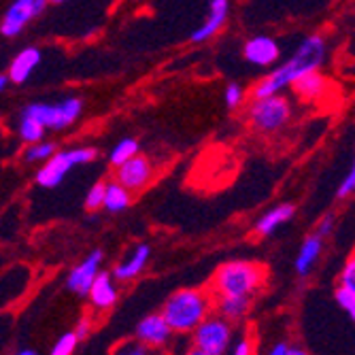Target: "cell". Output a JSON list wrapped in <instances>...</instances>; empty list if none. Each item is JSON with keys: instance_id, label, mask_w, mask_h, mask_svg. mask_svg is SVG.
Here are the masks:
<instances>
[{"instance_id": "cell-31", "label": "cell", "mask_w": 355, "mask_h": 355, "mask_svg": "<svg viewBox=\"0 0 355 355\" xmlns=\"http://www.w3.org/2000/svg\"><path fill=\"white\" fill-rule=\"evenodd\" d=\"M270 355H304V349L300 347H292V343L289 340H279L275 347L268 349Z\"/></svg>"}, {"instance_id": "cell-9", "label": "cell", "mask_w": 355, "mask_h": 355, "mask_svg": "<svg viewBox=\"0 0 355 355\" xmlns=\"http://www.w3.org/2000/svg\"><path fill=\"white\" fill-rule=\"evenodd\" d=\"M173 334H175V330L171 328V324H168L166 317L162 313L147 315L145 319L139 321V326L135 330V336L143 345H147L149 349H164V347H168Z\"/></svg>"}, {"instance_id": "cell-22", "label": "cell", "mask_w": 355, "mask_h": 355, "mask_svg": "<svg viewBox=\"0 0 355 355\" xmlns=\"http://www.w3.org/2000/svg\"><path fill=\"white\" fill-rule=\"evenodd\" d=\"M45 130L47 128L43 123H39L35 117L30 115H19V125H17V132H19V139L21 143L30 145V143H37V141H43L45 137Z\"/></svg>"}, {"instance_id": "cell-8", "label": "cell", "mask_w": 355, "mask_h": 355, "mask_svg": "<svg viewBox=\"0 0 355 355\" xmlns=\"http://www.w3.org/2000/svg\"><path fill=\"white\" fill-rule=\"evenodd\" d=\"M45 7H47V0H13L3 15V21H0L3 37L13 39L21 35L24 28L35 17H39L45 11Z\"/></svg>"}, {"instance_id": "cell-23", "label": "cell", "mask_w": 355, "mask_h": 355, "mask_svg": "<svg viewBox=\"0 0 355 355\" xmlns=\"http://www.w3.org/2000/svg\"><path fill=\"white\" fill-rule=\"evenodd\" d=\"M139 153V141L137 139H121L109 153V162L117 168L123 162H128L130 157H135Z\"/></svg>"}, {"instance_id": "cell-2", "label": "cell", "mask_w": 355, "mask_h": 355, "mask_svg": "<svg viewBox=\"0 0 355 355\" xmlns=\"http://www.w3.org/2000/svg\"><path fill=\"white\" fill-rule=\"evenodd\" d=\"M215 309V296L205 289H179L162 309L175 334H191Z\"/></svg>"}, {"instance_id": "cell-11", "label": "cell", "mask_w": 355, "mask_h": 355, "mask_svg": "<svg viewBox=\"0 0 355 355\" xmlns=\"http://www.w3.org/2000/svg\"><path fill=\"white\" fill-rule=\"evenodd\" d=\"M101 264H103V251L96 249L92 251L85 260H81V264H77L67 279V287L77 296H87L89 289L96 281V277L101 275Z\"/></svg>"}, {"instance_id": "cell-13", "label": "cell", "mask_w": 355, "mask_h": 355, "mask_svg": "<svg viewBox=\"0 0 355 355\" xmlns=\"http://www.w3.org/2000/svg\"><path fill=\"white\" fill-rule=\"evenodd\" d=\"M243 55L253 67H270L281 58V49L272 37H253L245 43Z\"/></svg>"}, {"instance_id": "cell-28", "label": "cell", "mask_w": 355, "mask_h": 355, "mask_svg": "<svg viewBox=\"0 0 355 355\" xmlns=\"http://www.w3.org/2000/svg\"><path fill=\"white\" fill-rule=\"evenodd\" d=\"M338 285L340 287H347L349 292L355 294V251L347 257V262L340 270V277H338Z\"/></svg>"}, {"instance_id": "cell-5", "label": "cell", "mask_w": 355, "mask_h": 355, "mask_svg": "<svg viewBox=\"0 0 355 355\" xmlns=\"http://www.w3.org/2000/svg\"><path fill=\"white\" fill-rule=\"evenodd\" d=\"M232 345V321L217 315H209L202 324L191 332L193 355H221Z\"/></svg>"}, {"instance_id": "cell-1", "label": "cell", "mask_w": 355, "mask_h": 355, "mask_svg": "<svg viewBox=\"0 0 355 355\" xmlns=\"http://www.w3.org/2000/svg\"><path fill=\"white\" fill-rule=\"evenodd\" d=\"M326 53H328V45L324 37L321 35L306 37L292 53V58L253 85L251 98H266V96L279 94L287 85H294V81H298L300 77L319 71L326 62Z\"/></svg>"}, {"instance_id": "cell-35", "label": "cell", "mask_w": 355, "mask_h": 355, "mask_svg": "<svg viewBox=\"0 0 355 355\" xmlns=\"http://www.w3.org/2000/svg\"><path fill=\"white\" fill-rule=\"evenodd\" d=\"M75 332L79 334V338H81V340H85V338H87V334H89V319H85V317H83V319L79 321V324H77Z\"/></svg>"}, {"instance_id": "cell-21", "label": "cell", "mask_w": 355, "mask_h": 355, "mask_svg": "<svg viewBox=\"0 0 355 355\" xmlns=\"http://www.w3.org/2000/svg\"><path fill=\"white\" fill-rule=\"evenodd\" d=\"M130 189L121 185L117 179L107 183V196H105V209L109 213H121L130 207Z\"/></svg>"}, {"instance_id": "cell-37", "label": "cell", "mask_w": 355, "mask_h": 355, "mask_svg": "<svg viewBox=\"0 0 355 355\" xmlns=\"http://www.w3.org/2000/svg\"><path fill=\"white\" fill-rule=\"evenodd\" d=\"M49 3H55V5H60V3H67V0H49Z\"/></svg>"}, {"instance_id": "cell-34", "label": "cell", "mask_w": 355, "mask_h": 355, "mask_svg": "<svg viewBox=\"0 0 355 355\" xmlns=\"http://www.w3.org/2000/svg\"><path fill=\"white\" fill-rule=\"evenodd\" d=\"M117 353H128V355H145V353H149V347H147V345H143V343L137 338V343H130V347L117 349Z\"/></svg>"}, {"instance_id": "cell-25", "label": "cell", "mask_w": 355, "mask_h": 355, "mask_svg": "<svg viewBox=\"0 0 355 355\" xmlns=\"http://www.w3.org/2000/svg\"><path fill=\"white\" fill-rule=\"evenodd\" d=\"M79 343H81V338H79V334L75 330L73 332H64L55 340V345L51 347V355H71V353H75Z\"/></svg>"}, {"instance_id": "cell-18", "label": "cell", "mask_w": 355, "mask_h": 355, "mask_svg": "<svg viewBox=\"0 0 355 355\" xmlns=\"http://www.w3.org/2000/svg\"><path fill=\"white\" fill-rule=\"evenodd\" d=\"M294 94L298 96V98L302 101H319V98H324L326 92H328V79L321 75L319 71H313L304 77H300L298 81H294L292 85Z\"/></svg>"}, {"instance_id": "cell-3", "label": "cell", "mask_w": 355, "mask_h": 355, "mask_svg": "<svg viewBox=\"0 0 355 355\" xmlns=\"http://www.w3.org/2000/svg\"><path fill=\"white\" fill-rule=\"evenodd\" d=\"M266 281L264 266L247 262V260H234L221 264L213 279H211V294L213 296H255L262 289Z\"/></svg>"}, {"instance_id": "cell-27", "label": "cell", "mask_w": 355, "mask_h": 355, "mask_svg": "<svg viewBox=\"0 0 355 355\" xmlns=\"http://www.w3.org/2000/svg\"><path fill=\"white\" fill-rule=\"evenodd\" d=\"M334 300H336V304L340 306V311H345V315L355 324V294L349 292L347 287H340V285H338L336 294H334Z\"/></svg>"}, {"instance_id": "cell-29", "label": "cell", "mask_w": 355, "mask_h": 355, "mask_svg": "<svg viewBox=\"0 0 355 355\" xmlns=\"http://www.w3.org/2000/svg\"><path fill=\"white\" fill-rule=\"evenodd\" d=\"M223 98H225V105H228V109H232V111L239 109L245 103V89H243V85L230 83L228 87H225Z\"/></svg>"}, {"instance_id": "cell-4", "label": "cell", "mask_w": 355, "mask_h": 355, "mask_svg": "<svg viewBox=\"0 0 355 355\" xmlns=\"http://www.w3.org/2000/svg\"><path fill=\"white\" fill-rule=\"evenodd\" d=\"M292 119V105L281 94L266 96V98H251L247 107V121L255 132L277 135Z\"/></svg>"}, {"instance_id": "cell-19", "label": "cell", "mask_w": 355, "mask_h": 355, "mask_svg": "<svg viewBox=\"0 0 355 355\" xmlns=\"http://www.w3.org/2000/svg\"><path fill=\"white\" fill-rule=\"evenodd\" d=\"M324 241H326L324 236H319L317 232H313L302 243V247L298 251V257H296V272H298V277H306L313 270L315 262L319 260V255H321V249H324Z\"/></svg>"}, {"instance_id": "cell-32", "label": "cell", "mask_w": 355, "mask_h": 355, "mask_svg": "<svg viewBox=\"0 0 355 355\" xmlns=\"http://www.w3.org/2000/svg\"><path fill=\"white\" fill-rule=\"evenodd\" d=\"M332 228H334V215L332 213H328V215H324L319 219V223H317V228H315V232L319 234V236H330L332 234Z\"/></svg>"}, {"instance_id": "cell-20", "label": "cell", "mask_w": 355, "mask_h": 355, "mask_svg": "<svg viewBox=\"0 0 355 355\" xmlns=\"http://www.w3.org/2000/svg\"><path fill=\"white\" fill-rule=\"evenodd\" d=\"M251 300V296H215V311L225 319L239 321L249 313Z\"/></svg>"}, {"instance_id": "cell-36", "label": "cell", "mask_w": 355, "mask_h": 355, "mask_svg": "<svg viewBox=\"0 0 355 355\" xmlns=\"http://www.w3.org/2000/svg\"><path fill=\"white\" fill-rule=\"evenodd\" d=\"M19 353H21V355H35L37 351H35V349H21Z\"/></svg>"}, {"instance_id": "cell-24", "label": "cell", "mask_w": 355, "mask_h": 355, "mask_svg": "<svg viewBox=\"0 0 355 355\" xmlns=\"http://www.w3.org/2000/svg\"><path fill=\"white\" fill-rule=\"evenodd\" d=\"M55 145L49 143V141H37V143H30L26 145V151H24V159L26 162H47L49 157L55 155Z\"/></svg>"}, {"instance_id": "cell-14", "label": "cell", "mask_w": 355, "mask_h": 355, "mask_svg": "<svg viewBox=\"0 0 355 355\" xmlns=\"http://www.w3.org/2000/svg\"><path fill=\"white\" fill-rule=\"evenodd\" d=\"M149 255H151V247L149 245L141 243V245L132 247L130 251H128V255L123 257V260L113 268V277L117 281H132V279H137L145 270V266L149 262Z\"/></svg>"}, {"instance_id": "cell-17", "label": "cell", "mask_w": 355, "mask_h": 355, "mask_svg": "<svg viewBox=\"0 0 355 355\" xmlns=\"http://www.w3.org/2000/svg\"><path fill=\"white\" fill-rule=\"evenodd\" d=\"M294 213H296L294 205H279V207L270 209L268 213H264L260 219L255 221V225H253L255 236H262V239L272 236L283 223H287L289 219L294 217Z\"/></svg>"}, {"instance_id": "cell-30", "label": "cell", "mask_w": 355, "mask_h": 355, "mask_svg": "<svg viewBox=\"0 0 355 355\" xmlns=\"http://www.w3.org/2000/svg\"><path fill=\"white\" fill-rule=\"evenodd\" d=\"M353 191H355V157H353V164H351L347 177L343 179V183H340V187L336 191V196L338 198H347V196H351Z\"/></svg>"}, {"instance_id": "cell-12", "label": "cell", "mask_w": 355, "mask_h": 355, "mask_svg": "<svg viewBox=\"0 0 355 355\" xmlns=\"http://www.w3.org/2000/svg\"><path fill=\"white\" fill-rule=\"evenodd\" d=\"M228 13H230V0H211L209 15L196 30L191 32V41L193 43H205V41L213 39L217 32L225 26Z\"/></svg>"}, {"instance_id": "cell-7", "label": "cell", "mask_w": 355, "mask_h": 355, "mask_svg": "<svg viewBox=\"0 0 355 355\" xmlns=\"http://www.w3.org/2000/svg\"><path fill=\"white\" fill-rule=\"evenodd\" d=\"M83 111V103L75 96H69L60 103H35L28 105L21 113L35 117L39 123H43L47 130H64V128L73 125Z\"/></svg>"}, {"instance_id": "cell-6", "label": "cell", "mask_w": 355, "mask_h": 355, "mask_svg": "<svg viewBox=\"0 0 355 355\" xmlns=\"http://www.w3.org/2000/svg\"><path fill=\"white\" fill-rule=\"evenodd\" d=\"M94 157H96L94 147H73V149L55 151V155L49 157L47 162H43V166L39 168L37 183L41 187L53 189L64 181V177H67L75 166L89 164Z\"/></svg>"}, {"instance_id": "cell-26", "label": "cell", "mask_w": 355, "mask_h": 355, "mask_svg": "<svg viewBox=\"0 0 355 355\" xmlns=\"http://www.w3.org/2000/svg\"><path fill=\"white\" fill-rule=\"evenodd\" d=\"M105 196H107V183H94L85 193V209L87 211L105 209Z\"/></svg>"}, {"instance_id": "cell-33", "label": "cell", "mask_w": 355, "mask_h": 355, "mask_svg": "<svg viewBox=\"0 0 355 355\" xmlns=\"http://www.w3.org/2000/svg\"><path fill=\"white\" fill-rule=\"evenodd\" d=\"M253 351H255V347H253V340H251L249 336L239 338V340L234 343V347H232V353H234V355H251Z\"/></svg>"}, {"instance_id": "cell-10", "label": "cell", "mask_w": 355, "mask_h": 355, "mask_svg": "<svg viewBox=\"0 0 355 355\" xmlns=\"http://www.w3.org/2000/svg\"><path fill=\"white\" fill-rule=\"evenodd\" d=\"M115 179L125 185L130 191H141L145 189L151 179H153V164L151 159L137 153L135 157H130L128 162H123L121 166L115 168Z\"/></svg>"}, {"instance_id": "cell-16", "label": "cell", "mask_w": 355, "mask_h": 355, "mask_svg": "<svg viewBox=\"0 0 355 355\" xmlns=\"http://www.w3.org/2000/svg\"><path fill=\"white\" fill-rule=\"evenodd\" d=\"M117 287L113 283V275L109 272H101L98 277H96L92 289H89V302L96 311H109L111 306H115L117 302Z\"/></svg>"}, {"instance_id": "cell-15", "label": "cell", "mask_w": 355, "mask_h": 355, "mask_svg": "<svg viewBox=\"0 0 355 355\" xmlns=\"http://www.w3.org/2000/svg\"><path fill=\"white\" fill-rule=\"evenodd\" d=\"M39 64H41V51L37 47H26V49H21L11 60V64H9V71L7 73L11 77V83H15V85L26 83L32 77V73L37 71Z\"/></svg>"}]
</instances>
